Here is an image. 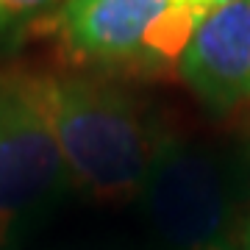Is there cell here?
Segmentation results:
<instances>
[{"mask_svg": "<svg viewBox=\"0 0 250 250\" xmlns=\"http://www.w3.org/2000/svg\"><path fill=\"white\" fill-rule=\"evenodd\" d=\"M178 62L189 89L208 108L225 111L250 100V0L208 11Z\"/></svg>", "mask_w": 250, "mask_h": 250, "instance_id": "5", "label": "cell"}, {"mask_svg": "<svg viewBox=\"0 0 250 250\" xmlns=\"http://www.w3.org/2000/svg\"><path fill=\"white\" fill-rule=\"evenodd\" d=\"M242 178L231 153L164 136L139 189L145 223L170 250H217L236 217Z\"/></svg>", "mask_w": 250, "mask_h": 250, "instance_id": "2", "label": "cell"}, {"mask_svg": "<svg viewBox=\"0 0 250 250\" xmlns=\"http://www.w3.org/2000/svg\"><path fill=\"white\" fill-rule=\"evenodd\" d=\"M67 250H128V248H114V245H78V248H67Z\"/></svg>", "mask_w": 250, "mask_h": 250, "instance_id": "8", "label": "cell"}, {"mask_svg": "<svg viewBox=\"0 0 250 250\" xmlns=\"http://www.w3.org/2000/svg\"><path fill=\"white\" fill-rule=\"evenodd\" d=\"M245 250H250V233H248V242H245Z\"/></svg>", "mask_w": 250, "mask_h": 250, "instance_id": "9", "label": "cell"}, {"mask_svg": "<svg viewBox=\"0 0 250 250\" xmlns=\"http://www.w3.org/2000/svg\"><path fill=\"white\" fill-rule=\"evenodd\" d=\"M203 17L172 0H64L56 31L78 59L172 62L184 56Z\"/></svg>", "mask_w": 250, "mask_h": 250, "instance_id": "4", "label": "cell"}, {"mask_svg": "<svg viewBox=\"0 0 250 250\" xmlns=\"http://www.w3.org/2000/svg\"><path fill=\"white\" fill-rule=\"evenodd\" d=\"M175 6L181 9H189V11H197V14H208L211 9L220 6V0H172Z\"/></svg>", "mask_w": 250, "mask_h": 250, "instance_id": "7", "label": "cell"}, {"mask_svg": "<svg viewBox=\"0 0 250 250\" xmlns=\"http://www.w3.org/2000/svg\"><path fill=\"white\" fill-rule=\"evenodd\" d=\"M59 0H0V22H11V20L28 17L42 9H50Z\"/></svg>", "mask_w": 250, "mask_h": 250, "instance_id": "6", "label": "cell"}, {"mask_svg": "<svg viewBox=\"0 0 250 250\" xmlns=\"http://www.w3.org/2000/svg\"><path fill=\"white\" fill-rule=\"evenodd\" d=\"M223 3H231V0H220V6H223Z\"/></svg>", "mask_w": 250, "mask_h": 250, "instance_id": "10", "label": "cell"}, {"mask_svg": "<svg viewBox=\"0 0 250 250\" xmlns=\"http://www.w3.org/2000/svg\"><path fill=\"white\" fill-rule=\"evenodd\" d=\"M31 86L53 128L70 178L100 200L139 195L156 142L123 92L86 78H34Z\"/></svg>", "mask_w": 250, "mask_h": 250, "instance_id": "1", "label": "cell"}, {"mask_svg": "<svg viewBox=\"0 0 250 250\" xmlns=\"http://www.w3.org/2000/svg\"><path fill=\"white\" fill-rule=\"evenodd\" d=\"M67 181V161L31 75H0V248L25 236L59 203Z\"/></svg>", "mask_w": 250, "mask_h": 250, "instance_id": "3", "label": "cell"}]
</instances>
